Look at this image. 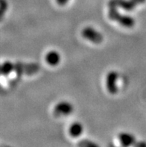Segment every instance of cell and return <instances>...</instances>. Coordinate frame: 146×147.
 <instances>
[{"instance_id": "obj_1", "label": "cell", "mask_w": 146, "mask_h": 147, "mask_svg": "<svg viewBox=\"0 0 146 147\" xmlns=\"http://www.w3.org/2000/svg\"><path fill=\"white\" fill-rule=\"evenodd\" d=\"M108 17L111 20L118 22V24L125 28H132L135 25L136 21L133 17L129 15L121 13L116 7H110L108 11Z\"/></svg>"}, {"instance_id": "obj_2", "label": "cell", "mask_w": 146, "mask_h": 147, "mask_svg": "<svg viewBox=\"0 0 146 147\" xmlns=\"http://www.w3.org/2000/svg\"><path fill=\"white\" fill-rule=\"evenodd\" d=\"M146 0H110L108 2L109 7H120L127 11L135 9L136 7L145 2Z\"/></svg>"}, {"instance_id": "obj_3", "label": "cell", "mask_w": 146, "mask_h": 147, "mask_svg": "<svg viewBox=\"0 0 146 147\" xmlns=\"http://www.w3.org/2000/svg\"><path fill=\"white\" fill-rule=\"evenodd\" d=\"M81 34L83 38L96 44H99L104 40L102 34L92 26H87L83 28Z\"/></svg>"}, {"instance_id": "obj_4", "label": "cell", "mask_w": 146, "mask_h": 147, "mask_svg": "<svg viewBox=\"0 0 146 147\" xmlns=\"http://www.w3.org/2000/svg\"><path fill=\"white\" fill-rule=\"evenodd\" d=\"M74 111V106L68 101H61L54 108V115L57 117L70 115Z\"/></svg>"}, {"instance_id": "obj_5", "label": "cell", "mask_w": 146, "mask_h": 147, "mask_svg": "<svg viewBox=\"0 0 146 147\" xmlns=\"http://www.w3.org/2000/svg\"><path fill=\"white\" fill-rule=\"evenodd\" d=\"M118 73L117 71L111 70L106 76V88L110 94H116L118 93Z\"/></svg>"}, {"instance_id": "obj_6", "label": "cell", "mask_w": 146, "mask_h": 147, "mask_svg": "<svg viewBox=\"0 0 146 147\" xmlns=\"http://www.w3.org/2000/svg\"><path fill=\"white\" fill-rule=\"evenodd\" d=\"M40 69V65L37 63H17L14 64V70L20 74L32 75L37 73Z\"/></svg>"}, {"instance_id": "obj_7", "label": "cell", "mask_w": 146, "mask_h": 147, "mask_svg": "<svg viewBox=\"0 0 146 147\" xmlns=\"http://www.w3.org/2000/svg\"><path fill=\"white\" fill-rule=\"evenodd\" d=\"M118 139L122 147H132L137 141L135 136L133 134L126 131L119 133Z\"/></svg>"}, {"instance_id": "obj_8", "label": "cell", "mask_w": 146, "mask_h": 147, "mask_svg": "<svg viewBox=\"0 0 146 147\" xmlns=\"http://www.w3.org/2000/svg\"><path fill=\"white\" fill-rule=\"evenodd\" d=\"M46 61L51 66H57L61 62V56L60 53L56 50H51L48 52L45 57Z\"/></svg>"}, {"instance_id": "obj_9", "label": "cell", "mask_w": 146, "mask_h": 147, "mask_svg": "<svg viewBox=\"0 0 146 147\" xmlns=\"http://www.w3.org/2000/svg\"><path fill=\"white\" fill-rule=\"evenodd\" d=\"M83 125L80 122H75L72 123L69 128V133L72 138H78L83 134Z\"/></svg>"}, {"instance_id": "obj_10", "label": "cell", "mask_w": 146, "mask_h": 147, "mask_svg": "<svg viewBox=\"0 0 146 147\" xmlns=\"http://www.w3.org/2000/svg\"><path fill=\"white\" fill-rule=\"evenodd\" d=\"M1 75L7 76L14 70V63L11 61H5L1 64Z\"/></svg>"}, {"instance_id": "obj_11", "label": "cell", "mask_w": 146, "mask_h": 147, "mask_svg": "<svg viewBox=\"0 0 146 147\" xmlns=\"http://www.w3.org/2000/svg\"><path fill=\"white\" fill-rule=\"evenodd\" d=\"M78 147H100L98 144L89 139H83L77 143Z\"/></svg>"}, {"instance_id": "obj_12", "label": "cell", "mask_w": 146, "mask_h": 147, "mask_svg": "<svg viewBox=\"0 0 146 147\" xmlns=\"http://www.w3.org/2000/svg\"><path fill=\"white\" fill-rule=\"evenodd\" d=\"M132 147H146V142L143 141V140L136 141L135 144H133Z\"/></svg>"}, {"instance_id": "obj_13", "label": "cell", "mask_w": 146, "mask_h": 147, "mask_svg": "<svg viewBox=\"0 0 146 147\" xmlns=\"http://www.w3.org/2000/svg\"><path fill=\"white\" fill-rule=\"evenodd\" d=\"M69 0H56V2H57L59 5H65L66 4L68 3V2Z\"/></svg>"}, {"instance_id": "obj_14", "label": "cell", "mask_w": 146, "mask_h": 147, "mask_svg": "<svg viewBox=\"0 0 146 147\" xmlns=\"http://www.w3.org/2000/svg\"><path fill=\"white\" fill-rule=\"evenodd\" d=\"M0 67H1V64H0ZM0 75H1V69H0Z\"/></svg>"}, {"instance_id": "obj_15", "label": "cell", "mask_w": 146, "mask_h": 147, "mask_svg": "<svg viewBox=\"0 0 146 147\" xmlns=\"http://www.w3.org/2000/svg\"></svg>"}]
</instances>
